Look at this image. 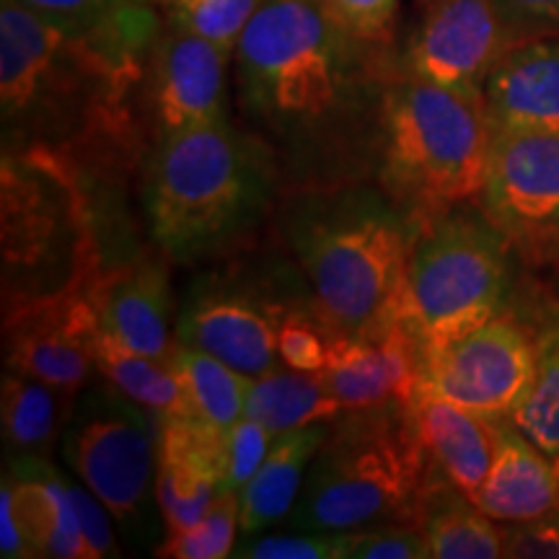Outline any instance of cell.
I'll list each match as a JSON object with an SVG mask.
<instances>
[{"label": "cell", "mask_w": 559, "mask_h": 559, "mask_svg": "<svg viewBox=\"0 0 559 559\" xmlns=\"http://www.w3.org/2000/svg\"><path fill=\"white\" fill-rule=\"evenodd\" d=\"M474 502L489 519L521 523L559 513V477L534 440L495 419V456Z\"/></svg>", "instance_id": "cell-19"}, {"label": "cell", "mask_w": 559, "mask_h": 559, "mask_svg": "<svg viewBox=\"0 0 559 559\" xmlns=\"http://www.w3.org/2000/svg\"><path fill=\"white\" fill-rule=\"evenodd\" d=\"M539 362V340L510 313L451 345L423 353L417 394L440 396L489 419H508L526 400Z\"/></svg>", "instance_id": "cell-11"}, {"label": "cell", "mask_w": 559, "mask_h": 559, "mask_svg": "<svg viewBox=\"0 0 559 559\" xmlns=\"http://www.w3.org/2000/svg\"><path fill=\"white\" fill-rule=\"evenodd\" d=\"M539 362L526 400L508 419L547 456L559 453V324L539 337Z\"/></svg>", "instance_id": "cell-29"}, {"label": "cell", "mask_w": 559, "mask_h": 559, "mask_svg": "<svg viewBox=\"0 0 559 559\" xmlns=\"http://www.w3.org/2000/svg\"><path fill=\"white\" fill-rule=\"evenodd\" d=\"M495 130L559 132V34L521 41L485 83Z\"/></svg>", "instance_id": "cell-18"}, {"label": "cell", "mask_w": 559, "mask_h": 559, "mask_svg": "<svg viewBox=\"0 0 559 559\" xmlns=\"http://www.w3.org/2000/svg\"><path fill=\"white\" fill-rule=\"evenodd\" d=\"M409 407L342 412L311 461L290 528L358 531L386 523L419 528L438 477Z\"/></svg>", "instance_id": "cell-5"}, {"label": "cell", "mask_w": 559, "mask_h": 559, "mask_svg": "<svg viewBox=\"0 0 559 559\" xmlns=\"http://www.w3.org/2000/svg\"><path fill=\"white\" fill-rule=\"evenodd\" d=\"M3 440L13 453H37L45 456L58 436L60 425L68 423L70 409L79 394L55 389L32 376L5 370L3 373Z\"/></svg>", "instance_id": "cell-26"}, {"label": "cell", "mask_w": 559, "mask_h": 559, "mask_svg": "<svg viewBox=\"0 0 559 559\" xmlns=\"http://www.w3.org/2000/svg\"><path fill=\"white\" fill-rule=\"evenodd\" d=\"M68 492H70V500H73L75 515H79V526H81L83 542H86L88 559L120 555L115 531H111L109 508L104 506V502L96 498L86 485H83V481L81 485L68 481Z\"/></svg>", "instance_id": "cell-37"}, {"label": "cell", "mask_w": 559, "mask_h": 559, "mask_svg": "<svg viewBox=\"0 0 559 559\" xmlns=\"http://www.w3.org/2000/svg\"><path fill=\"white\" fill-rule=\"evenodd\" d=\"M0 257L3 313L96 283L102 254L81 166L50 151H3Z\"/></svg>", "instance_id": "cell-7"}, {"label": "cell", "mask_w": 559, "mask_h": 559, "mask_svg": "<svg viewBox=\"0 0 559 559\" xmlns=\"http://www.w3.org/2000/svg\"><path fill=\"white\" fill-rule=\"evenodd\" d=\"M423 221L383 190L309 187L288 215V239L319 311L342 337L404 324L409 257Z\"/></svg>", "instance_id": "cell-3"}, {"label": "cell", "mask_w": 559, "mask_h": 559, "mask_svg": "<svg viewBox=\"0 0 559 559\" xmlns=\"http://www.w3.org/2000/svg\"><path fill=\"white\" fill-rule=\"evenodd\" d=\"M415 428L430 464L466 498H477L495 456V419L449 400L417 394Z\"/></svg>", "instance_id": "cell-21"}, {"label": "cell", "mask_w": 559, "mask_h": 559, "mask_svg": "<svg viewBox=\"0 0 559 559\" xmlns=\"http://www.w3.org/2000/svg\"><path fill=\"white\" fill-rule=\"evenodd\" d=\"M515 41L559 34V0H492Z\"/></svg>", "instance_id": "cell-39"}, {"label": "cell", "mask_w": 559, "mask_h": 559, "mask_svg": "<svg viewBox=\"0 0 559 559\" xmlns=\"http://www.w3.org/2000/svg\"><path fill=\"white\" fill-rule=\"evenodd\" d=\"M495 128L485 96L404 73L381 104L373 166L381 190L417 221L485 192Z\"/></svg>", "instance_id": "cell-6"}, {"label": "cell", "mask_w": 559, "mask_h": 559, "mask_svg": "<svg viewBox=\"0 0 559 559\" xmlns=\"http://www.w3.org/2000/svg\"><path fill=\"white\" fill-rule=\"evenodd\" d=\"M120 66L145 73L160 32L156 5L132 0H13Z\"/></svg>", "instance_id": "cell-20"}, {"label": "cell", "mask_w": 559, "mask_h": 559, "mask_svg": "<svg viewBox=\"0 0 559 559\" xmlns=\"http://www.w3.org/2000/svg\"><path fill=\"white\" fill-rule=\"evenodd\" d=\"M236 526H239V492L223 489L198 526L166 534L156 547L164 559H223L236 549Z\"/></svg>", "instance_id": "cell-31"}, {"label": "cell", "mask_w": 559, "mask_h": 559, "mask_svg": "<svg viewBox=\"0 0 559 559\" xmlns=\"http://www.w3.org/2000/svg\"><path fill=\"white\" fill-rule=\"evenodd\" d=\"M230 52L177 21L160 26L145 66V109L158 138L226 120Z\"/></svg>", "instance_id": "cell-15"}, {"label": "cell", "mask_w": 559, "mask_h": 559, "mask_svg": "<svg viewBox=\"0 0 559 559\" xmlns=\"http://www.w3.org/2000/svg\"><path fill=\"white\" fill-rule=\"evenodd\" d=\"M502 547L506 557L515 559H559V513L508 523L502 528Z\"/></svg>", "instance_id": "cell-38"}, {"label": "cell", "mask_w": 559, "mask_h": 559, "mask_svg": "<svg viewBox=\"0 0 559 559\" xmlns=\"http://www.w3.org/2000/svg\"><path fill=\"white\" fill-rule=\"evenodd\" d=\"M102 326L124 347L174 366L179 342L171 340V283L164 260L145 257L102 272L91 285Z\"/></svg>", "instance_id": "cell-17"}, {"label": "cell", "mask_w": 559, "mask_h": 559, "mask_svg": "<svg viewBox=\"0 0 559 559\" xmlns=\"http://www.w3.org/2000/svg\"><path fill=\"white\" fill-rule=\"evenodd\" d=\"M383 47L355 39L324 0H262L236 45L241 107L309 187L347 185L373 164L381 104L396 79Z\"/></svg>", "instance_id": "cell-1"}, {"label": "cell", "mask_w": 559, "mask_h": 559, "mask_svg": "<svg viewBox=\"0 0 559 559\" xmlns=\"http://www.w3.org/2000/svg\"><path fill=\"white\" fill-rule=\"evenodd\" d=\"M164 5L169 19L179 26L234 55L239 37L262 0H164Z\"/></svg>", "instance_id": "cell-32"}, {"label": "cell", "mask_w": 559, "mask_h": 559, "mask_svg": "<svg viewBox=\"0 0 559 559\" xmlns=\"http://www.w3.org/2000/svg\"><path fill=\"white\" fill-rule=\"evenodd\" d=\"M0 557L5 559H29L34 557L26 542L24 528H21L16 513V498H13L11 479H3V492H0Z\"/></svg>", "instance_id": "cell-40"}, {"label": "cell", "mask_w": 559, "mask_h": 559, "mask_svg": "<svg viewBox=\"0 0 559 559\" xmlns=\"http://www.w3.org/2000/svg\"><path fill=\"white\" fill-rule=\"evenodd\" d=\"M342 334L319 311L317 300L293 306L277 334V360L298 373H321L330 366Z\"/></svg>", "instance_id": "cell-30"}, {"label": "cell", "mask_w": 559, "mask_h": 559, "mask_svg": "<svg viewBox=\"0 0 559 559\" xmlns=\"http://www.w3.org/2000/svg\"><path fill=\"white\" fill-rule=\"evenodd\" d=\"M555 469H557V477H559V453L555 456Z\"/></svg>", "instance_id": "cell-42"}, {"label": "cell", "mask_w": 559, "mask_h": 559, "mask_svg": "<svg viewBox=\"0 0 559 559\" xmlns=\"http://www.w3.org/2000/svg\"><path fill=\"white\" fill-rule=\"evenodd\" d=\"M187 407L192 415L205 419L221 430H230L243 417L247 394L251 386L249 376L239 373L213 355L179 345L174 358Z\"/></svg>", "instance_id": "cell-28"}, {"label": "cell", "mask_w": 559, "mask_h": 559, "mask_svg": "<svg viewBox=\"0 0 559 559\" xmlns=\"http://www.w3.org/2000/svg\"><path fill=\"white\" fill-rule=\"evenodd\" d=\"M132 3H143V5H156V3H164V0H132Z\"/></svg>", "instance_id": "cell-41"}, {"label": "cell", "mask_w": 559, "mask_h": 559, "mask_svg": "<svg viewBox=\"0 0 559 559\" xmlns=\"http://www.w3.org/2000/svg\"><path fill=\"white\" fill-rule=\"evenodd\" d=\"M99 330L102 319L91 288L5 311V368L79 394L96 368L94 342Z\"/></svg>", "instance_id": "cell-13"}, {"label": "cell", "mask_w": 559, "mask_h": 559, "mask_svg": "<svg viewBox=\"0 0 559 559\" xmlns=\"http://www.w3.org/2000/svg\"><path fill=\"white\" fill-rule=\"evenodd\" d=\"M94 360L96 370H99L104 379L115 383L122 394H128L140 407L158 415V419L166 415H177V412H190L185 389H181L174 366L124 347L104 326L96 334Z\"/></svg>", "instance_id": "cell-27"}, {"label": "cell", "mask_w": 559, "mask_h": 559, "mask_svg": "<svg viewBox=\"0 0 559 559\" xmlns=\"http://www.w3.org/2000/svg\"><path fill=\"white\" fill-rule=\"evenodd\" d=\"M16 513L34 557L88 559L68 479L37 453H16L11 461Z\"/></svg>", "instance_id": "cell-22"}, {"label": "cell", "mask_w": 559, "mask_h": 559, "mask_svg": "<svg viewBox=\"0 0 559 559\" xmlns=\"http://www.w3.org/2000/svg\"><path fill=\"white\" fill-rule=\"evenodd\" d=\"M304 298L275 280L243 267H226L194 280L177 313V342L202 349L249 379L270 373L277 360V334Z\"/></svg>", "instance_id": "cell-10"}, {"label": "cell", "mask_w": 559, "mask_h": 559, "mask_svg": "<svg viewBox=\"0 0 559 559\" xmlns=\"http://www.w3.org/2000/svg\"><path fill=\"white\" fill-rule=\"evenodd\" d=\"M324 3L355 39L383 47V50L394 39L396 3L400 0H324Z\"/></svg>", "instance_id": "cell-36"}, {"label": "cell", "mask_w": 559, "mask_h": 559, "mask_svg": "<svg viewBox=\"0 0 559 559\" xmlns=\"http://www.w3.org/2000/svg\"><path fill=\"white\" fill-rule=\"evenodd\" d=\"M280 187V160L260 135L226 120L158 138L143 205L166 257L198 262L251 239Z\"/></svg>", "instance_id": "cell-4"}, {"label": "cell", "mask_w": 559, "mask_h": 559, "mask_svg": "<svg viewBox=\"0 0 559 559\" xmlns=\"http://www.w3.org/2000/svg\"><path fill=\"white\" fill-rule=\"evenodd\" d=\"M275 438V432L264 428L262 423H257V419L251 417H241L239 423L228 430L223 489H228V492H241V489L251 481V477L260 472V466L264 464V459H267Z\"/></svg>", "instance_id": "cell-35"}, {"label": "cell", "mask_w": 559, "mask_h": 559, "mask_svg": "<svg viewBox=\"0 0 559 559\" xmlns=\"http://www.w3.org/2000/svg\"><path fill=\"white\" fill-rule=\"evenodd\" d=\"M519 45L492 0H428L407 50V73L485 96L495 66Z\"/></svg>", "instance_id": "cell-12"}, {"label": "cell", "mask_w": 559, "mask_h": 559, "mask_svg": "<svg viewBox=\"0 0 559 559\" xmlns=\"http://www.w3.org/2000/svg\"><path fill=\"white\" fill-rule=\"evenodd\" d=\"M508 243L487 213L464 205L423 221L404 296V324L423 353L451 345L502 313Z\"/></svg>", "instance_id": "cell-8"}, {"label": "cell", "mask_w": 559, "mask_h": 559, "mask_svg": "<svg viewBox=\"0 0 559 559\" xmlns=\"http://www.w3.org/2000/svg\"><path fill=\"white\" fill-rule=\"evenodd\" d=\"M428 544L423 531L404 523H386L358 531H342V559H425Z\"/></svg>", "instance_id": "cell-33"}, {"label": "cell", "mask_w": 559, "mask_h": 559, "mask_svg": "<svg viewBox=\"0 0 559 559\" xmlns=\"http://www.w3.org/2000/svg\"><path fill=\"white\" fill-rule=\"evenodd\" d=\"M481 205L508 239L559 236V132L495 130Z\"/></svg>", "instance_id": "cell-14"}, {"label": "cell", "mask_w": 559, "mask_h": 559, "mask_svg": "<svg viewBox=\"0 0 559 559\" xmlns=\"http://www.w3.org/2000/svg\"><path fill=\"white\" fill-rule=\"evenodd\" d=\"M234 557L243 559H342V534L326 531H304L298 534H267L243 539L234 549Z\"/></svg>", "instance_id": "cell-34"}, {"label": "cell", "mask_w": 559, "mask_h": 559, "mask_svg": "<svg viewBox=\"0 0 559 559\" xmlns=\"http://www.w3.org/2000/svg\"><path fill=\"white\" fill-rule=\"evenodd\" d=\"M326 432L330 423H319L275 438L260 472L239 492V526L243 534H260L290 519L311 461L324 443Z\"/></svg>", "instance_id": "cell-23"}, {"label": "cell", "mask_w": 559, "mask_h": 559, "mask_svg": "<svg viewBox=\"0 0 559 559\" xmlns=\"http://www.w3.org/2000/svg\"><path fill=\"white\" fill-rule=\"evenodd\" d=\"M428 555L436 559H498L506 557L502 528L477 502L459 492L438 474L419 515Z\"/></svg>", "instance_id": "cell-24"}, {"label": "cell", "mask_w": 559, "mask_h": 559, "mask_svg": "<svg viewBox=\"0 0 559 559\" xmlns=\"http://www.w3.org/2000/svg\"><path fill=\"white\" fill-rule=\"evenodd\" d=\"M158 443V415L132 402L115 383H88L70 409L62 459L128 534L148 536Z\"/></svg>", "instance_id": "cell-9"}, {"label": "cell", "mask_w": 559, "mask_h": 559, "mask_svg": "<svg viewBox=\"0 0 559 559\" xmlns=\"http://www.w3.org/2000/svg\"><path fill=\"white\" fill-rule=\"evenodd\" d=\"M130 70L24 5L0 9L3 151H50L81 166L135 143Z\"/></svg>", "instance_id": "cell-2"}, {"label": "cell", "mask_w": 559, "mask_h": 559, "mask_svg": "<svg viewBox=\"0 0 559 559\" xmlns=\"http://www.w3.org/2000/svg\"><path fill=\"white\" fill-rule=\"evenodd\" d=\"M423 347L407 324L370 337H340L321 379L345 412L409 407L419 389Z\"/></svg>", "instance_id": "cell-16"}, {"label": "cell", "mask_w": 559, "mask_h": 559, "mask_svg": "<svg viewBox=\"0 0 559 559\" xmlns=\"http://www.w3.org/2000/svg\"><path fill=\"white\" fill-rule=\"evenodd\" d=\"M342 412L345 409L334 400L321 373L272 368L270 373L251 381L243 417L257 419L275 436H283L296 428L332 423Z\"/></svg>", "instance_id": "cell-25"}]
</instances>
